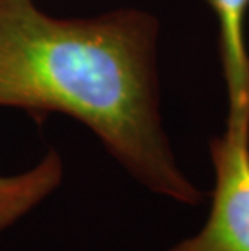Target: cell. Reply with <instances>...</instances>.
<instances>
[{
  "instance_id": "6da1fadb",
  "label": "cell",
  "mask_w": 249,
  "mask_h": 251,
  "mask_svg": "<svg viewBox=\"0 0 249 251\" xmlns=\"http://www.w3.org/2000/svg\"><path fill=\"white\" fill-rule=\"evenodd\" d=\"M157 37V20L141 10L58 18L34 0H0V107L70 117L137 183L198 206L204 196L163 131Z\"/></svg>"
},
{
  "instance_id": "7a4b0ae2",
  "label": "cell",
  "mask_w": 249,
  "mask_h": 251,
  "mask_svg": "<svg viewBox=\"0 0 249 251\" xmlns=\"http://www.w3.org/2000/svg\"><path fill=\"white\" fill-rule=\"evenodd\" d=\"M215 183L204 226L167 251H249V104L209 144Z\"/></svg>"
},
{
  "instance_id": "3957f363",
  "label": "cell",
  "mask_w": 249,
  "mask_h": 251,
  "mask_svg": "<svg viewBox=\"0 0 249 251\" xmlns=\"http://www.w3.org/2000/svg\"><path fill=\"white\" fill-rule=\"evenodd\" d=\"M65 178L62 154L49 148L42 159L28 170L0 175V233L33 212L60 188Z\"/></svg>"
},
{
  "instance_id": "277c9868",
  "label": "cell",
  "mask_w": 249,
  "mask_h": 251,
  "mask_svg": "<svg viewBox=\"0 0 249 251\" xmlns=\"http://www.w3.org/2000/svg\"><path fill=\"white\" fill-rule=\"evenodd\" d=\"M220 26V57L228 84L230 107L249 102V55L245 44V17L249 0H207Z\"/></svg>"
}]
</instances>
